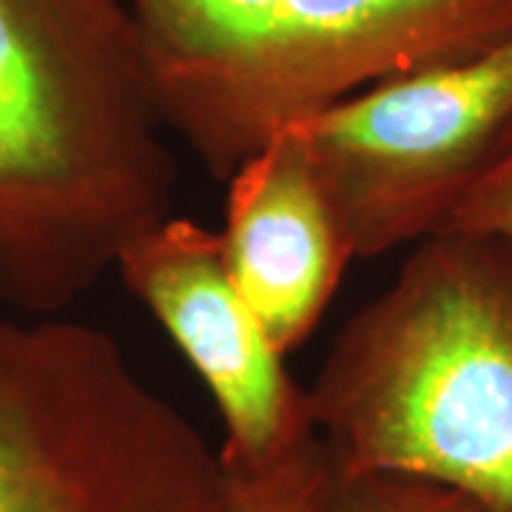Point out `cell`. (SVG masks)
Masks as SVG:
<instances>
[{
  "instance_id": "obj_6",
  "label": "cell",
  "mask_w": 512,
  "mask_h": 512,
  "mask_svg": "<svg viewBox=\"0 0 512 512\" xmlns=\"http://www.w3.org/2000/svg\"><path fill=\"white\" fill-rule=\"evenodd\" d=\"M114 271L208 384L225 424L220 458L231 487L274 470L316 436L308 387L288 376L282 353L237 291L220 231L174 214L128 245Z\"/></svg>"
},
{
  "instance_id": "obj_7",
  "label": "cell",
  "mask_w": 512,
  "mask_h": 512,
  "mask_svg": "<svg viewBox=\"0 0 512 512\" xmlns=\"http://www.w3.org/2000/svg\"><path fill=\"white\" fill-rule=\"evenodd\" d=\"M225 185L220 237L228 274L285 356L319 325L353 259L291 126L279 128Z\"/></svg>"
},
{
  "instance_id": "obj_9",
  "label": "cell",
  "mask_w": 512,
  "mask_h": 512,
  "mask_svg": "<svg viewBox=\"0 0 512 512\" xmlns=\"http://www.w3.org/2000/svg\"><path fill=\"white\" fill-rule=\"evenodd\" d=\"M328 512H484L450 487L402 476H336Z\"/></svg>"
},
{
  "instance_id": "obj_2",
  "label": "cell",
  "mask_w": 512,
  "mask_h": 512,
  "mask_svg": "<svg viewBox=\"0 0 512 512\" xmlns=\"http://www.w3.org/2000/svg\"><path fill=\"white\" fill-rule=\"evenodd\" d=\"M336 476H402L512 512V237L436 231L308 384Z\"/></svg>"
},
{
  "instance_id": "obj_5",
  "label": "cell",
  "mask_w": 512,
  "mask_h": 512,
  "mask_svg": "<svg viewBox=\"0 0 512 512\" xmlns=\"http://www.w3.org/2000/svg\"><path fill=\"white\" fill-rule=\"evenodd\" d=\"M288 126L350 259L441 231L512 137V35L476 57L387 77Z\"/></svg>"
},
{
  "instance_id": "obj_1",
  "label": "cell",
  "mask_w": 512,
  "mask_h": 512,
  "mask_svg": "<svg viewBox=\"0 0 512 512\" xmlns=\"http://www.w3.org/2000/svg\"><path fill=\"white\" fill-rule=\"evenodd\" d=\"M126 0H0V302L49 319L174 217L177 160Z\"/></svg>"
},
{
  "instance_id": "obj_8",
  "label": "cell",
  "mask_w": 512,
  "mask_h": 512,
  "mask_svg": "<svg viewBox=\"0 0 512 512\" xmlns=\"http://www.w3.org/2000/svg\"><path fill=\"white\" fill-rule=\"evenodd\" d=\"M333 461L319 436L296 447L274 470L231 487L225 512H328Z\"/></svg>"
},
{
  "instance_id": "obj_4",
  "label": "cell",
  "mask_w": 512,
  "mask_h": 512,
  "mask_svg": "<svg viewBox=\"0 0 512 512\" xmlns=\"http://www.w3.org/2000/svg\"><path fill=\"white\" fill-rule=\"evenodd\" d=\"M231 481L194 421L106 330L0 322V512H225Z\"/></svg>"
},
{
  "instance_id": "obj_10",
  "label": "cell",
  "mask_w": 512,
  "mask_h": 512,
  "mask_svg": "<svg viewBox=\"0 0 512 512\" xmlns=\"http://www.w3.org/2000/svg\"><path fill=\"white\" fill-rule=\"evenodd\" d=\"M441 231H490L512 237V137Z\"/></svg>"
},
{
  "instance_id": "obj_3",
  "label": "cell",
  "mask_w": 512,
  "mask_h": 512,
  "mask_svg": "<svg viewBox=\"0 0 512 512\" xmlns=\"http://www.w3.org/2000/svg\"><path fill=\"white\" fill-rule=\"evenodd\" d=\"M163 120L217 180L276 131L512 35V0H126Z\"/></svg>"
}]
</instances>
